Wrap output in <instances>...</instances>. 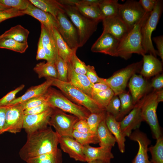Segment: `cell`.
Instances as JSON below:
<instances>
[{
  "label": "cell",
  "mask_w": 163,
  "mask_h": 163,
  "mask_svg": "<svg viewBox=\"0 0 163 163\" xmlns=\"http://www.w3.org/2000/svg\"><path fill=\"white\" fill-rule=\"evenodd\" d=\"M27 134V141L19 152L20 158L25 162L59 149V136L51 126Z\"/></svg>",
  "instance_id": "cell-1"
},
{
  "label": "cell",
  "mask_w": 163,
  "mask_h": 163,
  "mask_svg": "<svg viewBox=\"0 0 163 163\" xmlns=\"http://www.w3.org/2000/svg\"><path fill=\"white\" fill-rule=\"evenodd\" d=\"M150 13L146 12L143 18L119 41L117 51V56L127 59L133 53L142 56L146 54L142 46L141 28Z\"/></svg>",
  "instance_id": "cell-2"
},
{
  "label": "cell",
  "mask_w": 163,
  "mask_h": 163,
  "mask_svg": "<svg viewBox=\"0 0 163 163\" xmlns=\"http://www.w3.org/2000/svg\"><path fill=\"white\" fill-rule=\"evenodd\" d=\"M62 5L65 12L77 30L79 40V47H82L96 31L100 21L85 17L75 6Z\"/></svg>",
  "instance_id": "cell-3"
},
{
  "label": "cell",
  "mask_w": 163,
  "mask_h": 163,
  "mask_svg": "<svg viewBox=\"0 0 163 163\" xmlns=\"http://www.w3.org/2000/svg\"><path fill=\"white\" fill-rule=\"evenodd\" d=\"M52 86L59 89L63 94L73 102L87 109L91 113L105 110L101 108L90 97L75 87L69 82H64L53 78Z\"/></svg>",
  "instance_id": "cell-4"
},
{
  "label": "cell",
  "mask_w": 163,
  "mask_h": 163,
  "mask_svg": "<svg viewBox=\"0 0 163 163\" xmlns=\"http://www.w3.org/2000/svg\"><path fill=\"white\" fill-rule=\"evenodd\" d=\"M47 101L50 107L69 113L79 120H86L91 113L86 108L74 103L62 92L50 87L47 91Z\"/></svg>",
  "instance_id": "cell-5"
},
{
  "label": "cell",
  "mask_w": 163,
  "mask_h": 163,
  "mask_svg": "<svg viewBox=\"0 0 163 163\" xmlns=\"http://www.w3.org/2000/svg\"><path fill=\"white\" fill-rule=\"evenodd\" d=\"M163 10V1L157 0L153 10L142 25L141 28L142 46L145 53H149L156 57L158 55L152 41V35L155 29Z\"/></svg>",
  "instance_id": "cell-6"
},
{
  "label": "cell",
  "mask_w": 163,
  "mask_h": 163,
  "mask_svg": "<svg viewBox=\"0 0 163 163\" xmlns=\"http://www.w3.org/2000/svg\"><path fill=\"white\" fill-rule=\"evenodd\" d=\"M156 91L147 95L141 108V115L143 121L149 125L153 138L156 140L162 136L157 114L158 104Z\"/></svg>",
  "instance_id": "cell-7"
},
{
  "label": "cell",
  "mask_w": 163,
  "mask_h": 163,
  "mask_svg": "<svg viewBox=\"0 0 163 163\" xmlns=\"http://www.w3.org/2000/svg\"><path fill=\"white\" fill-rule=\"evenodd\" d=\"M142 60L133 63L115 72L111 77L105 78L106 83L118 95L125 91L127 82L131 76L141 69Z\"/></svg>",
  "instance_id": "cell-8"
},
{
  "label": "cell",
  "mask_w": 163,
  "mask_h": 163,
  "mask_svg": "<svg viewBox=\"0 0 163 163\" xmlns=\"http://www.w3.org/2000/svg\"><path fill=\"white\" fill-rule=\"evenodd\" d=\"M53 108L49 125L53 127L59 136L73 138L72 133L74 126L79 119L76 116L67 114L58 108Z\"/></svg>",
  "instance_id": "cell-9"
},
{
  "label": "cell",
  "mask_w": 163,
  "mask_h": 163,
  "mask_svg": "<svg viewBox=\"0 0 163 163\" xmlns=\"http://www.w3.org/2000/svg\"><path fill=\"white\" fill-rule=\"evenodd\" d=\"M56 18L58 22L57 30L69 47L72 50L79 47V40L76 29L69 18L64 11H59Z\"/></svg>",
  "instance_id": "cell-10"
},
{
  "label": "cell",
  "mask_w": 163,
  "mask_h": 163,
  "mask_svg": "<svg viewBox=\"0 0 163 163\" xmlns=\"http://www.w3.org/2000/svg\"><path fill=\"white\" fill-rule=\"evenodd\" d=\"M146 12L139 1L128 0L120 4L117 15L130 30Z\"/></svg>",
  "instance_id": "cell-11"
},
{
  "label": "cell",
  "mask_w": 163,
  "mask_h": 163,
  "mask_svg": "<svg viewBox=\"0 0 163 163\" xmlns=\"http://www.w3.org/2000/svg\"><path fill=\"white\" fill-rule=\"evenodd\" d=\"M6 106L3 133L9 132L16 134L23 129L24 110L21 104Z\"/></svg>",
  "instance_id": "cell-12"
},
{
  "label": "cell",
  "mask_w": 163,
  "mask_h": 163,
  "mask_svg": "<svg viewBox=\"0 0 163 163\" xmlns=\"http://www.w3.org/2000/svg\"><path fill=\"white\" fill-rule=\"evenodd\" d=\"M147 95L145 94L134 105L128 114L120 121L124 136L129 137L133 130L138 129L143 121L141 115V108Z\"/></svg>",
  "instance_id": "cell-13"
},
{
  "label": "cell",
  "mask_w": 163,
  "mask_h": 163,
  "mask_svg": "<svg viewBox=\"0 0 163 163\" xmlns=\"http://www.w3.org/2000/svg\"><path fill=\"white\" fill-rule=\"evenodd\" d=\"M53 110V108L50 107L40 113L25 115L23 129L28 134L46 127Z\"/></svg>",
  "instance_id": "cell-14"
},
{
  "label": "cell",
  "mask_w": 163,
  "mask_h": 163,
  "mask_svg": "<svg viewBox=\"0 0 163 163\" xmlns=\"http://www.w3.org/2000/svg\"><path fill=\"white\" fill-rule=\"evenodd\" d=\"M119 42L110 34L102 33L92 46L91 50L94 53L117 56V51Z\"/></svg>",
  "instance_id": "cell-15"
},
{
  "label": "cell",
  "mask_w": 163,
  "mask_h": 163,
  "mask_svg": "<svg viewBox=\"0 0 163 163\" xmlns=\"http://www.w3.org/2000/svg\"><path fill=\"white\" fill-rule=\"evenodd\" d=\"M130 140L137 142L139 149L132 163H152L149 159L148 146L151 141L146 135L138 129L135 130L129 137Z\"/></svg>",
  "instance_id": "cell-16"
},
{
  "label": "cell",
  "mask_w": 163,
  "mask_h": 163,
  "mask_svg": "<svg viewBox=\"0 0 163 163\" xmlns=\"http://www.w3.org/2000/svg\"><path fill=\"white\" fill-rule=\"evenodd\" d=\"M102 21V33H109L119 41L130 30L117 15L104 19Z\"/></svg>",
  "instance_id": "cell-17"
},
{
  "label": "cell",
  "mask_w": 163,
  "mask_h": 163,
  "mask_svg": "<svg viewBox=\"0 0 163 163\" xmlns=\"http://www.w3.org/2000/svg\"><path fill=\"white\" fill-rule=\"evenodd\" d=\"M59 144L61 149L69 157L76 161L86 162L84 152V146L74 139L59 136Z\"/></svg>",
  "instance_id": "cell-18"
},
{
  "label": "cell",
  "mask_w": 163,
  "mask_h": 163,
  "mask_svg": "<svg viewBox=\"0 0 163 163\" xmlns=\"http://www.w3.org/2000/svg\"><path fill=\"white\" fill-rule=\"evenodd\" d=\"M128 87L134 105L146 94L150 88V85L143 77L136 73L130 78Z\"/></svg>",
  "instance_id": "cell-19"
},
{
  "label": "cell",
  "mask_w": 163,
  "mask_h": 163,
  "mask_svg": "<svg viewBox=\"0 0 163 163\" xmlns=\"http://www.w3.org/2000/svg\"><path fill=\"white\" fill-rule=\"evenodd\" d=\"M22 11L24 14L30 15L37 19L50 30L52 31L54 27L57 28L58 24L56 18L51 14L36 7L30 2L27 8Z\"/></svg>",
  "instance_id": "cell-20"
},
{
  "label": "cell",
  "mask_w": 163,
  "mask_h": 163,
  "mask_svg": "<svg viewBox=\"0 0 163 163\" xmlns=\"http://www.w3.org/2000/svg\"><path fill=\"white\" fill-rule=\"evenodd\" d=\"M84 146V152L86 161L99 160L105 163H110L111 159L114 158L111 152L112 148L100 147H94L89 145Z\"/></svg>",
  "instance_id": "cell-21"
},
{
  "label": "cell",
  "mask_w": 163,
  "mask_h": 163,
  "mask_svg": "<svg viewBox=\"0 0 163 163\" xmlns=\"http://www.w3.org/2000/svg\"><path fill=\"white\" fill-rule=\"evenodd\" d=\"M68 63V82L91 97V90L94 84L90 82L86 75L76 73L70 63Z\"/></svg>",
  "instance_id": "cell-22"
},
{
  "label": "cell",
  "mask_w": 163,
  "mask_h": 163,
  "mask_svg": "<svg viewBox=\"0 0 163 163\" xmlns=\"http://www.w3.org/2000/svg\"><path fill=\"white\" fill-rule=\"evenodd\" d=\"M142 56V64L140 73L143 77L150 78L162 71V62L156 57L151 54H145Z\"/></svg>",
  "instance_id": "cell-23"
},
{
  "label": "cell",
  "mask_w": 163,
  "mask_h": 163,
  "mask_svg": "<svg viewBox=\"0 0 163 163\" xmlns=\"http://www.w3.org/2000/svg\"><path fill=\"white\" fill-rule=\"evenodd\" d=\"M42 83L31 86L22 95L16 98L7 106L20 104L31 98L44 94L52 86L53 78H48Z\"/></svg>",
  "instance_id": "cell-24"
},
{
  "label": "cell",
  "mask_w": 163,
  "mask_h": 163,
  "mask_svg": "<svg viewBox=\"0 0 163 163\" xmlns=\"http://www.w3.org/2000/svg\"><path fill=\"white\" fill-rule=\"evenodd\" d=\"M106 125L114 137L120 152L123 153L125 151V136L123 133L120 122L110 113L106 112L105 117Z\"/></svg>",
  "instance_id": "cell-25"
},
{
  "label": "cell",
  "mask_w": 163,
  "mask_h": 163,
  "mask_svg": "<svg viewBox=\"0 0 163 163\" xmlns=\"http://www.w3.org/2000/svg\"><path fill=\"white\" fill-rule=\"evenodd\" d=\"M40 38L49 61H54L58 55L55 42L52 31L41 24Z\"/></svg>",
  "instance_id": "cell-26"
},
{
  "label": "cell",
  "mask_w": 163,
  "mask_h": 163,
  "mask_svg": "<svg viewBox=\"0 0 163 163\" xmlns=\"http://www.w3.org/2000/svg\"><path fill=\"white\" fill-rule=\"evenodd\" d=\"M97 133L100 147L112 148L114 146L116 139L106 125L105 118L99 124Z\"/></svg>",
  "instance_id": "cell-27"
},
{
  "label": "cell",
  "mask_w": 163,
  "mask_h": 163,
  "mask_svg": "<svg viewBox=\"0 0 163 163\" xmlns=\"http://www.w3.org/2000/svg\"><path fill=\"white\" fill-rule=\"evenodd\" d=\"M52 31L58 55L66 62H69L71 56L75 50H72L69 47L60 35L57 28H53Z\"/></svg>",
  "instance_id": "cell-28"
},
{
  "label": "cell",
  "mask_w": 163,
  "mask_h": 163,
  "mask_svg": "<svg viewBox=\"0 0 163 163\" xmlns=\"http://www.w3.org/2000/svg\"><path fill=\"white\" fill-rule=\"evenodd\" d=\"M34 70L39 78L44 77L58 79V73L54 61L37 63L34 68Z\"/></svg>",
  "instance_id": "cell-29"
},
{
  "label": "cell",
  "mask_w": 163,
  "mask_h": 163,
  "mask_svg": "<svg viewBox=\"0 0 163 163\" xmlns=\"http://www.w3.org/2000/svg\"><path fill=\"white\" fill-rule=\"evenodd\" d=\"M30 2L41 10L52 14L56 18L59 11H64L62 5L56 0H29Z\"/></svg>",
  "instance_id": "cell-30"
},
{
  "label": "cell",
  "mask_w": 163,
  "mask_h": 163,
  "mask_svg": "<svg viewBox=\"0 0 163 163\" xmlns=\"http://www.w3.org/2000/svg\"><path fill=\"white\" fill-rule=\"evenodd\" d=\"M29 33L28 30L18 24L6 31L0 36V38H10L21 42H27Z\"/></svg>",
  "instance_id": "cell-31"
},
{
  "label": "cell",
  "mask_w": 163,
  "mask_h": 163,
  "mask_svg": "<svg viewBox=\"0 0 163 163\" xmlns=\"http://www.w3.org/2000/svg\"><path fill=\"white\" fill-rule=\"evenodd\" d=\"M120 4L116 0H101L98 6L104 19L117 15Z\"/></svg>",
  "instance_id": "cell-32"
},
{
  "label": "cell",
  "mask_w": 163,
  "mask_h": 163,
  "mask_svg": "<svg viewBox=\"0 0 163 163\" xmlns=\"http://www.w3.org/2000/svg\"><path fill=\"white\" fill-rule=\"evenodd\" d=\"M27 163H62L61 150L58 149L56 152L42 154L30 159Z\"/></svg>",
  "instance_id": "cell-33"
},
{
  "label": "cell",
  "mask_w": 163,
  "mask_h": 163,
  "mask_svg": "<svg viewBox=\"0 0 163 163\" xmlns=\"http://www.w3.org/2000/svg\"><path fill=\"white\" fill-rule=\"evenodd\" d=\"M118 96L120 101V108L119 115L116 120L120 122L133 109L135 105L129 92L124 91Z\"/></svg>",
  "instance_id": "cell-34"
},
{
  "label": "cell",
  "mask_w": 163,
  "mask_h": 163,
  "mask_svg": "<svg viewBox=\"0 0 163 163\" xmlns=\"http://www.w3.org/2000/svg\"><path fill=\"white\" fill-rule=\"evenodd\" d=\"M75 6L81 14L90 19L99 21L103 20L98 5H83L76 4Z\"/></svg>",
  "instance_id": "cell-35"
},
{
  "label": "cell",
  "mask_w": 163,
  "mask_h": 163,
  "mask_svg": "<svg viewBox=\"0 0 163 163\" xmlns=\"http://www.w3.org/2000/svg\"><path fill=\"white\" fill-rule=\"evenodd\" d=\"M28 47L27 42H21L10 38H0V48L6 49L23 53Z\"/></svg>",
  "instance_id": "cell-36"
},
{
  "label": "cell",
  "mask_w": 163,
  "mask_h": 163,
  "mask_svg": "<svg viewBox=\"0 0 163 163\" xmlns=\"http://www.w3.org/2000/svg\"><path fill=\"white\" fill-rule=\"evenodd\" d=\"M150 152L152 163H163V137L161 136L156 140L154 145H152L148 148Z\"/></svg>",
  "instance_id": "cell-37"
},
{
  "label": "cell",
  "mask_w": 163,
  "mask_h": 163,
  "mask_svg": "<svg viewBox=\"0 0 163 163\" xmlns=\"http://www.w3.org/2000/svg\"><path fill=\"white\" fill-rule=\"evenodd\" d=\"M73 138L83 146L90 144H97L99 140L97 134L93 133H82L73 130L72 133Z\"/></svg>",
  "instance_id": "cell-38"
},
{
  "label": "cell",
  "mask_w": 163,
  "mask_h": 163,
  "mask_svg": "<svg viewBox=\"0 0 163 163\" xmlns=\"http://www.w3.org/2000/svg\"><path fill=\"white\" fill-rule=\"evenodd\" d=\"M114 95L113 91L109 88L93 96L91 98L101 108L105 110L110 100Z\"/></svg>",
  "instance_id": "cell-39"
},
{
  "label": "cell",
  "mask_w": 163,
  "mask_h": 163,
  "mask_svg": "<svg viewBox=\"0 0 163 163\" xmlns=\"http://www.w3.org/2000/svg\"><path fill=\"white\" fill-rule=\"evenodd\" d=\"M57 72L58 80L64 82H68V63L64 60L58 55L54 60Z\"/></svg>",
  "instance_id": "cell-40"
},
{
  "label": "cell",
  "mask_w": 163,
  "mask_h": 163,
  "mask_svg": "<svg viewBox=\"0 0 163 163\" xmlns=\"http://www.w3.org/2000/svg\"><path fill=\"white\" fill-rule=\"evenodd\" d=\"M106 112L104 110L97 113H91L86 119L91 131L97 134L98 127L101 122L105 118Z\"/></svg>",
  "instance_id": "cell-41"
},
{
  "label": "cell",
  "mask_w": 163,
  "mask_h": 163,
  "mask_svg": "<svg viewBox=\"0 0 163 163\" xmlns=\"http://www.w3.org/2000/svg\"><path fill=\"white\" fill-rule=\"evenodd\" d=\"M76 51L77 50L74 51L69 62L72 69L76 73L85 75L87 65L77 56L76 55Z\"/></svg>",
  "instance_id": "cell-42"
},
{
  "label": "cell",
  "mask_w": 163,
  "mask_h": 163,
  "mask_svg": "<svg viewBox=\"0 0 163 163\" xmlns=\"http://www.w3.org/2000/svg\"><path fill=\"white\" fill-rule=\"evenodd\" d=\"M47 92L44 94L30 99L20 103L24 110L40 105L47 101Z\"/></svg>",
  "instance_id": "cell-43"
},
{
  "label": "cell",
  "mask_w": 163,
  "mask_h": 163,
  "mask_svg": "<svg viewBox=\"0 0 163 163\" xmlns=\"http://www.w3.org/2000/svg\"><path fill=\"white\" fill-rule=\"evenodd\" d=\"M120 108V102L118 96L114 95L107 107L105 110L113 116L116 120L119 115Z\"/></svg>",
  "instance_id": "cell-44"
},
{
  "label": "cell",
  "mask_w": 163,
  "mask_h": 163,
  "mask_svg": "<svg viewBox=\"0 0 163 163\" xmlns=\"http://www.w3.org/2000/svg\"><path fill=\"white\" fill-rule=\"evenodd\" d=\"M0 3L10 8L23 11L27 8L30 2L27 0H0Z\"/></svg>",
  "instance_id": "cell-45"
},
{
  "label": "cell",
  "mask_w": 163,
  "mask_h": 163,
  "mask_svg": "<svg viewBox=\"0 0 163 163\" xmlns=\"http://www.w3.org/2000/svg\"><path fill=\"white\" fill-rule=\"evenodd\" d=\"M25 85L22 84L13 90L0 99V106H7L16 98L17 94L22 90L24 87Z\"/></svg>",
  "instance_id": "cell-46"
},
{
  "label": "cell",
  "mask_w": 163,
  "mask_h": 163,
  "mask_svg": "<svg viewBox=\"0 0 163 163\" xmlns=\"http://www.w3.org/2000/svg\"><path fill=\"white\" fill-rule=\"evenodd\" d=\"M24 15L22 11L12 8L0 11V23L8 19Z\"/></svg>",
  "instance_id": "cell-47"
},
{
  "label": "cell",
  "mask_w": 163,
  "mask_h": 163,
  "mask_svg": "<svg viewBox=\"0 0 163 163\" xmlns=\"http://www.w3.org/2000/svg\"><path fill=\"white\" fill-rule=\"evenodd\" d=\"M90 82L93 84L99 82H105V78H100L97 75L94 67L93 66H87L85 74Z\"/></svg>",
  "instance_id": "cell-48"
},
{
  "label": "cell",
  "mask_w": 163,
  "mask_h": 163,
  "mask_svg": "<svg viewBox=\"0 0 163 163\" xmlns=\"http://www.w3.org/2000/svg\"><path fill=\"white\" fill-rule=\"evenodd\" d=\"M50 107L47 101L40 105L24 110V113L25 115L39 114L45 112Z\"/></svg>",
  "instance_id": "cell-49"
},
{
  "label": "cell",
  "mask_w": 163,
  "mask_h": 163,
  "mask_svg": "<svg viewBox=\"0 0 163 163\" xmlns=\"http://www.w3.org/2000/svg\"><path fill=\"white\" fill-rule=\"evenodd\" d=\"M73 129L81 133H92L89 129L86 120H79L74 125Z\"/></svg>",
  "instance_id": "cell-50"
},
{
  "label": "cell",
  "mask_w": 163,
  "mask_h": 163,
  "mask_svg": "<svg viewBox=\"0 0 163 163\" xmlns=\"http://www.w3.org/2000/svg\"><path fill=\"white\" fill-rule=\"evenodd\" d=\"M157 0H140L139 2L144 11L151 12L154 9Z\"/></svg>",
  "instance_id": "cell-51"
},
{
  "label": "cell",
  "mask_w": 163,
  "mask_h": 163,
  "mask_svg": "<svg viewBox=\"0 0 163 163\" xmlns=\"http://www.w3.org/2000/svg\"><path fill=\"white\" fill-rule=\"evenodd\" d=\"M150 88H153L154 90L158 91L162 89L163 87V74H158L152 80L150 85Z\"/></svg>",
  "instance_id": "cell-52"
},
{
  "label": "cell",
  "mask_w": 163,
  "mask_h": 163,
  "mask_svg": "<svg viewBox=\"0 0 163 163\" xmlns=\"http://www.w3.org/2000/svg\"><path fill=\"white\" fill-rule=\"evenodd\" d=\"M36 59L37 60L44 59L46 60V61H49L40 37L38 43Z\"/></svg>",
  "instance_id": "cell-53"
},
{
  "label": "cell",
  "mask_w": 163,
  "mask_h": 163,
  "mask_svg": "<svg viewBox=\"0 0 163 163\" xmlns=\"http://www.w3.org/2000/svg\"><path fill=\"white\" fill-rule=\"evenodd\" d=\"M110 88L105 82H99L94 84L91 92V97L97 94Z\"/></svg>",
  "instance_id": "cell-54"
},
{
  "label": "cell",
  "mask_w": 163,
  "mask_h": 163,
  "mask_svg": "<svg viewBox=\"0 0 163 163\" xmlns=\"http://www.w3.org/2000/svg\"><path fill=\"white\" fill-rule=\"evenodd\" d=\"M153 40L155 42L158 49V55L163 61V37L160 35L154 37Z\"/></svg>",
  "instance_id": "cell-55"
},
{
  "label": "cell",
  "mask_w": 163,
  "mask_h": 163,
  "mask_svg": "<svg viewBox=\"0 0 163 163\" xmlns=\"http://www.w3.org/2000/svg\"><path fill=\"white\" fill-rule=\"evenodd\" d=\"M6 109V106H0V135L3 133Z\"/></svg>",
  "instance_id": "cell-56"
},
{
  "label": "cell",
  "mask_w": 163,
  "mask_h": 163,
  "mask_svg": "<svg viewBox=\"0 0 163 163\" xmlns=\"http://www.w3.org/2000/svg\"><path fill=\"white\" fill-rule=\"evenodd\" d=\"M101 0H79L78 3L83 5H98Z\"/></svg>",
  "instance_id": "cell-57"
},
{
  "label": "cell",
  "mask_w": 163,
  "mask_h": 163,
  "mask_svg": "<svg viewBox=\"0 0 163 163\" xmlns=\"http://www.w3.org/2000/svg\"><path fill=\"white\" fill-rule=\"evenodd\" d=\"M59 3L63 5L75 6L78 3L79 0H58Z\"/></svg>",
  "instance_id": "cell-58"
},
{
  "label": "cell",
  "mask_w": 163,
  "mask_h": 163,
  "mask_svg": "<svg viewBox=\"0 0 163 163\" xmlns=\"http://www.w3.org/2000/svg\"><path fill=\"white\" fill-rule=\"evenodd\" d=\"M157 99L158 103L163 101V90L161 89L159 90L156 91Z\"/></svg>",
  "instance_id": "cell-59"
},
{
  "label": "cell",
  "mask_w": 163,
  "mask_h": 163,
  "mask_svg": "<svg viewBox=\"0 0 163 163\" xmlns=\"http://www.w3.org/2000/svg\"><path fill=\"white\" fill-rule=\"evenodd\" d=\"M10 8H11L7 7L0 3V11L6 10Z\"/></svg>",
  "instance_id": "cell-60"
},
{
  "label": "cell",
  "mask_w": 163,
  "mask_h": 163,
  "mask_svg": "<svg viewBox=\"0 0 163 163\" xmlns=\"http://www.w3.org/2000/svg\"><path fill=\"white\" fill-rule=\"evenodd\" d=\"M88 163H105L103 161L99 160H95L89 161L88 162Z\"/></svg>",
  "instance_id": "cell-61"
}]
</instances>
